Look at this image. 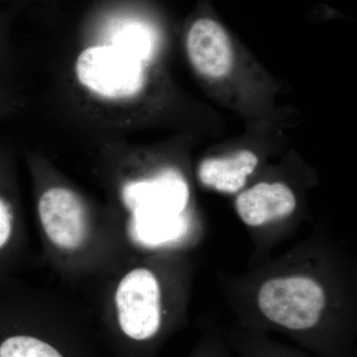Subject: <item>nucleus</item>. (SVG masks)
I'll use <instances>...</instances> for the list:
<instances>
[{
    "label": "nucleus",
    "mask_w": 357,
    "mask_h": 357,
    "mask_svg": "<svg viewBox=\"0 0 357 357\" xmlns=\"http://www.w3.org/2000/svg\"><path fill=\"white\" fill-rule=\"evenodd\" d=\"M0 357H109L91 312L17 276L0 280Z\"/></svg>",
    "instance_id": "nucleus-1"
},
{
    "label": "nucleus",
    "mask_w": 357,
    "mask_h": 357,
    "mask_svg": "<svg viewBox=\"0 0 357 357\" xmlns=\"http://www.w3.org/2000/svg\"><path fill=\"white\" fill-rule=\"evenodd\" d=\"M297 206L292 190L282 183H259L239 195L236 208L239 218L249 227H261L272 220L288 217Z\"/></svg>",
    "instance_id": "nucleus-8"
},
{
    "label": "nucleus",
    "mask_w": 357,
    "mask_h": 357,
    "mask_svg": "<svg viewBox=\"0 0 357 357\" xmlns=\"http://www.w3.org/2000/svg\"><path fill=\"white\" fill-rule=\"evenodd\" d=\"M258 307L272 325L298 335H307L323 321L325 291L318 282L303 276L274 278L263 284Z\"/></svg>",
    "instance_id": "nucleus-4"
},
{
    "label": "nucleus",
    "mask_w": 357,
    "mask_h": 357,
    "mask_svg": "<svg viewBox=\"0 0 357 357\" xmlns=\"http://www.w3.org/2000/svg\"><path fill=\"white\" fill-rule=\"evenodd\" d=\"M270 357H286V356H270ZM287 357H289V356H287Z\"/></svg>",
    "instance_id": "nucleus-11"
},
{
    "label": "nucleus",
    "mask_w": 357,
    "mask_h": 357,
    "mask_svg": "<svg viewBox=\"0 0 357 357\" xmlns=\"http://www.w3.org/2000/svg\"><path fill=\"white\" fill-rule=\"evenodd\" d=\"M45 258L63 279L100 281L121 264L124 237L114 215H100L75 190L51 185L36 202Z\"/></svg>",
    "instance_id": "nucleus-2"
},
{
    "label": "nucleus",
    "mask_w": 357,
    "mask_h": 357,
    "mask_svg": "<svg viewBox=\"0 0 357 357\" xmlns=\"http://www.w3.org/2000/svg\"><path fill=\"white\" fill-rule=\"evenodd\" d=\"M77 81L107 100H126L144 88V63L110 44L84 49L76 61Z\"/></svg>",
    "instance_id": "nucleus-5"
},
{
    "label": "nucleus",
    "mask_w": 357,
    "mask_h": 357,
    "mask_svg": "<svg viewBox=\"0 0 357 357\" xmlns=\"http://www.w3.org/2000/svg\"><path fill=\"white\" fill-rule=\"evenodd\" d=\"M257 164V156L243 150L225 158L204 160L199 165V178L206 187L234 194L245 185L248 176L255 172Z\"/></svg>",
    "instance_id": "nucleus-9"
},
{
    "label": "nucleus",
    "mask_w": 357,
    "mask_h": 357,
    "mask_svg": "<svg viewBox=\"0 0 357 357\" xmlns=\"http://www.w3.org/2000/svg\"><path fill=\"white\" fill-rule=\"evenodd\" d=\"M187 52L195 69L204 77L222 79L234 67V50L229 35L217 21L199 18L187 36Z\"/></svg>",
    "instance_id": "nucleus-7"
},
{
    "label": "nucleus",
    "mask_w": 357,
    "mask_h": 357,
    "mask_svg": "<svg viewBox=\"0 0 357 357\" xmlns=\"http://www.w3.org/2000/svg\"><path fill=\"white\" fill-rule=\"evenodd\" d=\"M189 187L174 169L122 185L121 201L126 218L121 222L124 237L141 248L157 249L177 243L187 234L185 215Z\"/></svg>",
    "instance_id": "nucleus-3"
},
{
    "label": "nucleus",
    "mask_w": 357,
    "mask_h": 357,
    "mask_svg": "<svg viewBox=\"0 0 357 357\" xmlns=\"http://www.w3.org/2000/svg\"><path fill=\"white\" fill-rule=\"evenodd\" d=\"M29 259L27 222L0 161V280L17 276Z\"/></svg>",
    "instance_id": "nucleus-6"
},
{
    "label": "nucleus",
    "mask_w": 357,
    "mask_h": 357,
    "mask_svg": "<svg viewBox=\"0 0 357 357\" xmlns=\"http://www.w3.org/2000/svg\"><path fill=\"white\" fill-rule=\"evenodd\" d=\"M107 44L145 63L153 55L155 41L153 33L146 25L126 20L112 28Z\"/></svg>",
    "instance_id": "nucleus-10"
}]
</instances>
